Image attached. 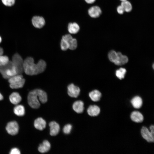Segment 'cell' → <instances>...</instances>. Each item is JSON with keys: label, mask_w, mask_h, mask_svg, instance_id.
Wrapping results in <instances>:
<instances>
[{"label": "cell", "mask_w": 154, "mask_h": 154, "mask_svg": "<svg viewBox=\"0 0 154 154\" xmlns=\"http://www.w3.org/2000/svg\"><path fill=\"white\" fill-rule=\"evenodd\" d=\"M46 62L42 60H40L37 63L34 62L32 57H27L24 60L23 71L28 75H34L44 72L46 68Z\"/></svg>", "instance_id": "1"}, {"label": "cell", "mask_w": 154, "mask_h": 154, "mask_svg": "<svg viewBox=\"0 0 154 154\" xmlns=\"http://www.w3.org/2000/svg\"><path fill=\"white\" fill-rule=\"evenodd\" d=\"M47 95L44 91L38 89H34L30 92L27 96L28 102L32 108L37 109L39 108L40 104L39 100L43 104L47 102Z\"/></svg>", "instance_id": "2"}, {"label": "cell", "mask_w": 154, "mask_h": 154, "mask_svg": "<svg viewBox=\"0 0 154 154\" xmlns=\"http://www.w3.org/2000/svg\"><path fill=\"white\" fill-rule=\"evenodd\" d=\"M0 72L4 78L8 79L18 74L16 68L11 61H9L6 65L0 67Z\"/></svg>", "instance_id": "3"}, {"label": "cell", "mask_w": 154, "mask_h": 154, "mask_svg": "<svg viewBox=\"0 0 154 154\" xmlns=\"http://www.w3.org/2000/svg\"><path fill=\"white\" fill-rule=\"evenodd\" d=\"M140 133L142 137L147 142H154V125H151L149 129L146 127L143 126L140 130Z\"/></svg>", "instance_id": "4"}, {"label": "cell", "mask_w": 154, "mask_h": 154, "mask_svg": "<svg viewBox=\"0 0 154 154\" xmlns=\"http://www.w3.org/2000/svg\"><path fill=\"white\" fill-rule=\"evenodd\" d=\"M12 62L16 67L18 74H21L23 71L24 60L21 56L16 53L13 56Z\"/></svg>", "instance_id": "5"}, {"label": "cell", "mask_w": 154, "mask_h": 154, "mask_svg": "<svg viewBox=\"0 0 154 154\" xmlns=\"http://www.w3.org/2000/svg\"><path fill=\"white\" fill-rule=\"evenodd\" d=\"M6 129L7 133L11 135L17 134L19 131V126L17 123L13 121L9 122L7 124Z\"/></svg>", "instance_id": "6"}, {"label": "cell", "mask_w": 154, "mask_h": 154, "mask_svg": "<svg viewBox=\"0 0 154 154\" xmlns=\"http://www.w3.org/2000/svg\"><path fill=\"white\" fill-rule=\"evenodd\" d=\"M62 38L66 40L69 45V49L73 50L76 49L77 46V41L76 39L73 38L70 34H66L62 36Z\"/></svg>", "instance_id": "7"}, {"label": "cell", "mask_w": 154, "mask_h": 154, "mask_svg": "<svg viewBox=\"0 0 154 154\" xmlns=\"http://www.w3.org/2000/svg\"><path fill=\"white\" fill-rule=\"evenodd\" d=\"M80 92V88L73 84H69L67 86V93L70 97L76 98L79 95Z\"/></svg>", "instance_id": "8"}, {"label": "cell", "mask_w": 154, "mask_h": 154, "mask_svg": "<svg viewBox=\"0 0 154 154\" xmlns=\"http://www.w3.org/2000/svg\"><path fill=\"white\" fill-rule=\"evenodd\" d=\"M32 23L35 28L41 29L44 26L46 21L44 18L39 16H35L32 19Z\"/></svg>", "instance_id": "9"}, {"label": "cell", "mask_w": 154, "mask_h": 154, "mask_svg": "<svg viewBox=\"0 0 154 154\" xmlns=\"http://www.w3.org/2000/svg\"><path fill=\"white\" fill-rule=\"evenodd\" d=\"M130 117L132 121L136 123H141L143 121L144 119L142 114L138 110L132 111L130 114Z\"/></svg>", "instance_id": "10"}, {"label": "cell", "mask_w": 154, "mask_h": 154, "mask_svg": "<svg viewBox=\"0 0 154 154\" xmlns=\"http://www.w3.org/2000/svg\"><path fill=\"white\" fill-rule=\"evenodd\" d=\"M88 12L89 15L93 18L98 17L102 13L101 9L97 6H94L91 7L88 9Z\"/></svg>", "instance_id": "11"}, {"label": "cell", "mask_w": 154, "mask_h": 154, "mask_svg": "<svg viewBox=\"0 0 154 154\" xmlns=\"http://www.w3.org/2000/svg\"><path fill=\"white\" fill-rule=\"evenodd\" d=\"M50 127V134L51 136H55L58 134L60 127L59 124L55 121H52L49 123Z\"/></svg>", "instance_id": "12"}, {"label": "cell", "mask_w": 154, "mask_h": 154, "mask_svg": "<svg viewBox=\"0 0 154 154\" xmlns=\"http://www.w3.org/2000/svg\"><path fill=\"white\" fill-rule=\"evenodd\" d=\"M80 30V27L76 22H70L67 25V30L70 34H75Z\"/></svg>", "instance_id": "13"}, {"label": "cell", "mask_w": 154, "mask_h": 154, "mask_svg": "<svg viewBox=\"0 0 154 154\" xmlns=\"http://www.w3.org/2000/svg\"><path fill=\"white\" fill-rule=\"evenodd\" d=\"M87 112L90 117H95L98 116L100 112V109L97 105L90 106L87 109Z\"/></svg>", "instance_id": "14"}, {"label": "cell", "mask_w": 154, "mask_h": 154, "mask_svg": "<svg viewBox=\"0 0 154 154\" xmlns=\"http://www.w3.org/2000/svg\"><path fill=\"white\" fill-rule=\"evenodd\" d=\"M133 107L135 109L141 108L143 105V100L140 96H137L133 97L130 101Z\"/></svg>", "instance_id": "15"}, {"label": "cell", "mask_w": 154, "mask_h": 154, "mask_svg": "<svg viewBox=\"0 0 154 154\" xmlns=\"http://www.w3.org/2000/svg\"><path fill=\"white\" fill-rule=\"evenodd\" d=\"M46 125V121L42 117H38L34 121V127L37 129L42 130L44 129Z\"/></svg>", "instance_id": "16"}, {"label": "cell", "mask_w": 154, "mask_h": 154, "mask_svg": "<svg viewBox=\"0 0 154 154\" xmlns=\"http://www.w3.org/2000/svg\"><path fill=\"white\" fill-rule=\"evenodd\" d=\"M84 104L83 101L78 100L75 102L72 106V108L74 111L78 114L83 112L84 109Z\"/></svg>", "instance_id": "17"}, {"label": "cell", "mask_w": 154, "mask_h": 154, "mask_svg": "<svg viewBox=\"0 0 154 154\" xmlns=\"http://www.w3.org/2000/svg\"><path fill=\"white\" fill-rule=\"evenodd\" d=\"M51 148L50 143L47 140H44L42 143L40 144L38 148L39 152L44 153L49 151Z\"/></svg>", "instance_id": "18"}, {"label": "cell", "mask_w": 154, "mask_h": 154, "mask_svg": "<svg viewBox=\"0 0 154 154\" xmlns=\"http://www.w3.org/2000/svg\"><path fill=\"white\" fill-rule=\"evenodd\" d=\"M89 96L92 101L96 102L100 100L102 96V94L99 91L95 90L89 92Z\"/></svg>", "instance_id": "19"}, {"label": "cell", "mask_w": 154, "mask_h": 154, "mask_svg": "<svg viewBox=\"0 0 154 154\" xmlns=\"http://www.w3.org/2000/svg\"><path fill=\"white\" fill-rule=\"evenodd\" d=\"M117 58L114 62V64L117 65H123L126 63L128 61L127 57L124 55H123L120 52H117Z\"/></svg>", "instance_id": "20"}, {"label": "cell", "mask_w": 154, "mask_h": 154, "mask_svg": "<svg viewBox=\"0 0 154 154\" xmlns=\"http://www.w3.org/2000/svg\"><path fill=\"white\" fill-rule=\"evenodd\" d=\"M9 99L12 104L17 105L21 101L22 98L19 93L13 92L10 95Z\"/></svg>", "instance_id": "21"}, {"label": "cell", "mask_w": 154, "mask_h": 154, "mask_svg": "<svg viewBox=\"0 0 154 154\" xmlns=\"http://www.w3.org/2000/svg\"><path fill=\"white\" fill-rule=\"evenodd\" d=\"M13 112L16 115L21 116L25 114V109L24 106L22 105H17L14 108Z\"/></svg>", "instance_id": "22"}, {"label": "cell", "mask_w": 154, "mask_h": 154, "mask_svg": "<svg viewBox=\"0 0 154 154\" xmlns=\"http://www.w3.org/2000/svg\"><path fill=\"white\" fill-rule=\"evenodd\" d=\"M25 82V80L23 78L21 80L15 83L10 84V86L12 89H18L23 87Z\"/></svg>", "instance_id": "23"}, {"label": "cell", "mask_w": 154, "mask_h": 154, "mask_svg": "<svg viewBox=\"0 0 154 154\" xmlns=\"http://www.w3.org/2000/svg\"><path fill=\"white\" fill-rule=\"evenodd\" d=\"M120 5L126 12H130L132 9V6L131 3L127 0L121 1Z\"/></svg>", "instance_id": "24"}, {"label": "cell", "mask_w": 154, "mask_h": 154, "mask_svg": "<svg viewBox=\"0 0 154 154\" xmlns=\"http://www.w3.org/2000/svg\"><path fill=\"white\" fill-rule=\"evenodd\" d=\"M126 72V70L125 68H121L116 70V74L118 78L122 79L124 78Z\"/></svg>", "instance_id": "25"}, {"label": "cell", "mask_w": 154, "mask_h": 154, "mask_svg": "<svg viewBox=\"0 0 154 154\" xmlns=\"http://www.w3.org/2000/svg\"><path fill=\"white\" fill-rule=\"evenodd\" d=\"M23 78V76L21 74H17L9 78L8 82L10 84L13 83L20 80Z\"/></svg>", "instance_id": "26"}, {"label": "cell", "mask_w": 154, "mask_h": 154, "mask_svg": "<svg viewBox=\"0 0 154 154\" xmlns=\"http://www.w3.org/2000/svg\"><path fill=\"white\" fill-rule=\"evenodd\" d=\"M108 57L111 62L114 63L117 58V52L113 50H111L108 53Z\"/></svg>", "instance_id": "27"}, {"label": "cell", "mask_w": 154, "mask_h": 154, "mask_svg": "<svg viewBox=\"0 0 154 154\" xmlns=\"http://www.w3.org/2000/svg\"><path fill=\"white\" fill-rule=\"evenodd\" d=\"M60 46L61 49L63 51H66L69 48V45L68 42L62 38L60 41Z\"/></svg>", "instance_id": "28"}, {"label": "cell", "mask_w": 154, "mask_h": 154, "mask_svg": "<svg viewBox=\"0 0 154 154\" xmlns=\"http://www.w3.org/2000/svg\"><path fill=\"white\" fill-rule=\"evenodd\" d=\"M8 57L3 55L0 56V67L5 66L9 61Z\"/></svg>", "instance_id": "29"}, {"label": "cell", "mask_w": 154, "mask_h": 154, "mask_svg": "<svg viewBox=\"0 0 154 154\" xmlns=\"http://www.w3.org/2000/svg\"><path fill=\"white\" fill-rule=\"evenodd\" d=\"M72 125L70 124L65 125L63 128V132L65 134H70L72 130Z\"/></svg>", "instance_id": "30"}, {"label": "cell", "mask_w": 154, "mask_h": 154, "mask_svg": "<svg viewBox=\"0 0 154 154\" xmlns=\"http://www.w3.org/2000/svg\"><path fill=\"white\" fill-rule=\"evenodd\" d=\"M2 2L5 5L11 6L15 3V0H1Z\"/></svg>", "instance_id": "31"}, {"label": "cell", "mask_w": 154, "mask_h": 154, "mask_svg": "<svg viewBox=\"0 0 154 154\" xmlns=\"http://www.w3.org/2000/svg\"><path fill=\"white\" fill-rule=\"evenodd\" d=\"M10 154H20L21 153L19 150L17 148L12 149L9 153Z\"/></svg>", "instance_id": "32"}, {"label": "cell", "mask_w": 154, "mask_h": 154, "mask_svg": "<svg viewBox=\"0 0 154 154\" xmlns=\"http://www.w3.org/2000/svg\"><path fill=\"white\" fill-rule=\"evenodd\" d=\"M117 13L119 14H122L125 12L123 9L121 5L117 7Z\"/></svg>", "instance_id": "33"}, {"label": "cell", "mask_w": 154, "mask_h": 154, "mask_svg": "<svg viewBox=\"0 0 154 154\" xmlns=\"http://www.w3.org/2000/svg\"><path fill=\"white\" fill-rule=\"evenodd\" d=\"M85 2L88 4H91L94 3L96 0H84Z\"/></svg>", "instance_id": "34"}, {"label": "cell", "mask_w": 154, "mask_h": 154, "mask_svg": "<svg viewBox=\"0 0 154 154\" xmlns=\"http://www.w3.org/2000/svg\"><path fill=\"white\" fill-rule=\"evenodd\" d=\"M3 50L2 48L0 47V56L3 55Z\"/></svg>", "instance_id": "35"}, {"label": "cell", "mask_w": 154, "mask_h": 154, "mask_svg": "<svg viewBox=\"0 0 154 154\" xmlns=\"http://www.w3.org/2000/svg\"><path fill=\"white\" fill-rule=\"evenodd\" d=\"M3 99V96L0 93V101L2 100Z\"/></svg>", "instance_id": "36"}, {"label": "cell", "mask_w": 154, "mask_h": 154, "mask_svg": "<svg viewBox=\"0 0 154 154\" xmlns=\"http://www.w3.org/2000/svg\"><path fill=\"white\" fill-rule=\"evenodd\" d=\"M1 41H2L1 38L0 36V43L1 42Z\"/></svg>", "instance_id": "37"}, {"label": "cell", "mask_w": 154, "mask_h": 154, "mask_svg": "<svg viewBox=\"0 0 154 154\" xmlns=\"http://www.w3.org/2000/svg\"><path fill=\"white\" fill-rule=\"evenodd\" d=\"M120 0L121 1H126V0Z\"/></svg>", "instance_id": "38"}]
</instances>
